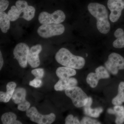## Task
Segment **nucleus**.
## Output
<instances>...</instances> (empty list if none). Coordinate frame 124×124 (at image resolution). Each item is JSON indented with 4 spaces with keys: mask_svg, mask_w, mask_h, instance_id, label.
<instances>
[{
    "mask_svg": "<svg viewBox=\"0 0 124 124\" xmlns=\"http://www.w3.org/2000/svg\"><path fill=\"white\" fill-rule=\"evenodd\" d=\"M88 9L91 15L97 19V26L99 31L102 34L108 33L110 29V24L106 7L99 3L93 2L89 4Z\"/></svg>",
    "mask_w": 124,
    "mask_h": 124,
    "instance_id": "f257e3e1",
    "label": "nucleus"
},
{
    "mask_svg": "<svg viewBox=\"0 0 124 124\" xmlns=\"http://www.w3.org/2000/svg\"><path fill=\"white\" fill-rule=\"evenodd\" d=\"M55 59L59 64L74 69H82L85 64L84 58L73 55L68 50L64 48L60 49L57 52Z\"/></svg>",
    "mask_w": 124,
    "mask_h": 124,
    "instance_id": "f03ea898",
    "label": "nucleus"
},
{
    "mask_svg": "<svg viewBox=\"0 0 124 124\" xmlns=\"http://www.w3.org/2000/svg\"><path fill=\"white\" fill-rule=\"evenodd\" d=\"M65 94L71 99L74 106L77 108L84 107L88 102L89 97L83 90L78 86H74L65 90Z\"/></svg>",
    "mask_w": 124,
    "mask_h": 124,
    "instance_id": "7ed1b4c3",
    "label": "nucleus"
},
{
    "mask_svg": "<svg viewBox=\"0 0 124 124\" xmlns=\"http://www.w3.org/2000/svg\"><path fill=\"white\" fill-rule=\"evenodd\" d=\"M64 31V26L60 23L43 24L38 28L37 33L42 38H47L62 35Z\"/></svg>",
    "mask_w": 124,
    "mask_h": 124,
    "instance_id": "20e7f679",
    "label": "nucleus"
},
{
    "mask_svg": "<svg viewBox=\"0 0 124 124\" xmlns=\"http://www.w3.org/2000/svg\"><path fill=\"white\" fill-rule=\"evenodd\" d=\"M104 64L107 70L115 75L119 70L124 69V58L119 54L112 53L109 55Z\"/></svg>",
    "mask_w": 124,
    "mask_h": 124,
    "instance_id": "39448f33",
    "label": "nucleus"
},
{
    "mask_svg": "<svg viewBox=\"0 0 124 124\" xmlns=\"http://www.w3.org/2000/svg\"><path fill=\"white\" fill-rule=\"evenodd\" d=\"M66 19V15L64 12L58 10L53 13L49 14L43 11L40 14L38 20L41 24H59L64 22Z\"/></svg>",
    "mask_w": 124,
    "mask_h": 124,
    "instance_id": "423d86ee",
    "label": "nucleus"
},
{
    "mask_svg": "<svg viewBox=\"0 0 124 124\" xmlns=\"http://www.w3.org/2000/svg\"><path fill=\"white\" fill-rule=\"evenodd\" d=\"M27 116L33 122L39 124H50L55 120V116L54 113L47 115L39 113L35 107H32L26 111Z\"/></svg>",
    "mask_w": 124,
    "mask_h": 124,
    "instance_id": "0eeeda50",
    "label": "nucleus"
},
{
    "mask_svg": "<svg viewBox=\"0 0 124 124\" xmlns=\"http://www.w3.org/2000/svg\"><path fill=\"white\" fill-rule=\"evenodd\" d=\"M29 50V46L25 43H19L14 49L13 54L19 65L23 68L27 67Z\"/></svg>",
    "mask_w": 124,
    "mask_h": 124,
    "instance_id": "6e6552de",
    "label": "nucleus"
},
{
    "mask_svg": "<svg viewBox=\"0 0 124 124\" xmlns=\"http://www.w3.org/2000/svg\"><path fill=\"white\" fill-rule=\"evenodd\" d=\"M110 76L106 68L100 66L96 68L95 72L89 73L86 78V81L90 87L94 88L97 85L99 80L108 79Z\"/></svg>",
    "mask_w": 124,
    "mask_h": 124,
    "instance_id": "1a4fd4ad",
    "label": "nucleus"
},
{
    "mask_svg": "<svg viewBox=\"0 0 124 124\" xmlns=\"http://www.w3.org/2000/svg\"><path fill=\"white\" fill-rule=\"evenodd\" d=\"M107 5L111 11L110 20L115 23L119 20L124 9V0H108Z\"/></svg>",
    "mask_w": 124,
    "mask_h": 124,
    "instance_id": "9d476101",
    "label": "nucleus"
},
{
    "mask_svg": "<svg viewBox=\"0 0 124 124\" xmlns=\"http://www.w3.org/2000/svg\"><path fill=\"white\" fill-rule=\"evenodd\" d=\"M15 4L17 8L21 13V18L27 21H30L34 17L35 9L33 6L28 5L26 1L18 0Z\"/></svg>",
    "mask_w": 124,
    "mask_h": 124,
    "instance_id": "9b49d317",
    "label": "nucleus"
},
{
    "mask_svg": "<svg viewBox=\"0 0 124 124\" xmlns=\"http://www.w3.org/2000/svg\"><path fill=\"white\" fill-rule=\"evenodd\" d=\"M42 47L38 44L32 46L29 50L28 62L32 68L39 66L40 64L39 54L41 52Z\"/></svg>",
    "mask_w": 124,
    "mask_h": 124,
    "instance_id": "f8f14e48",
    "label": "nucleus"
},
{
    "mask_svg": "<svg viewBox=\"0 0 124 124\" xmlns=\"http://www.w3.org/2000/svg\"><path fill=\"white\" fill-rule=\"evenodd\" d=\"M78 84L77 80L73 78L59 79L54 86L56 91H62L73 86H76Z\"/></svg>",
    "mask_w": 124,
    "mask_h": 124,
    "instance_id": "ddd939ff",
    "label": "nucleus"
},
{
    "mask_svg": "<svg viewBox=\"0 0 124 124\" xmlns=\"http://www.w3.org/2000/svg\"><path fill=\"white\" fill-rule=\"evenodd\" d=\"M26 91L25 89L18 88L15 89L11 99L15 104L20 106L29 102L26 100Z\"/></svg>",
    "mask_w": 124,
    "mask_h": 124,
    "instance_id": "4468645a",
    "label": "nucleus"
},
{
    "mask_svg": "<svg viewBox=\"0 0 124 124\" xmlns=\"http://www.w3.org/2000/svg\"><path fill=\"white\" fill-rule=\"evenodd\" d=\"M16 86L15 82L13 81L8 82L6 85V92H0V101L5 103L8 102L12 98Z\"/></svg>",
    "mask_w": 124,
    "mask_h": 124,
    "instance_id": "2eb2a0df",
    "label": "nucleus"
},
{
    "mask_svg": "<svg viewBox=\"0 0 124 124\" xmlns=\"http://www.w3.org/2000/svg\"><path fill=\"white\" fill-rule=\"evenodd\" d=\"M93 103L92 98L89 97L88 102L84 106V112L86 115L93 117H98L102 112L103 109L101 107L91 108V106Z\"/></svg>",
    "mask_w": 124,
    "mask_h": 124,
    "instance_id": "dca6fc26",
    "label": "nucleus"
},
{
    "mask_svg": "<svg viewBox=\"0 0 124 124\" xmlns=\"http://www.w3.org/2000/svg\"><path fill=\"white\" fill-rule=\"evenodd\" d=\"M56 74L59 79L69 78L75 75L76 71L75 69L68 67H60L57 68Z\"/></svg>",
    "mask_w": 124,
    "mask_h": 124,
    "instance_id": "f3484780",
    "label": "nucleus"
},
{
    "mask_svg": "<svg viewBox=\"0 0 124 124\" xmlns=\"http://www.w3.org/2000/svg\"><path fill=\"white\" fill-rule=\"evenodd\" d=\"M116 39L114 41L113 46L116 48H124V31L121 28H118L114 33Z\"/></svg>",
    "mask_w": 124,
    "mask_h": 124,
    "instance_id": "a211bd4d",
    "label": "nucleus"
},
{
    "mask_svg": "<svg viewBox=\"0 0 124 124\" xmlns=\"http://www.w3.org/2000/svg\"><path fill=\"white\" fill-rule=\"evenodd\" d=\"M17 116L13 112H6L2 115L1 120L3 124H22L17 120Z\"/></svg>",
    "mask_w": 124,
    "mask_h": 124,
    "instance_id": "6ab92c4d",
    "label": "nucleus"
},
{
    "mask_svg": "<svg viewBox=\"0 0 124 124\" xmlns=\"http://www.w3.org/2000/svg\"><path fill=\"white\" fill-rule=\"evenodd\" d=\"M10 27V20L8 15L4 12H0V27L2 32L7 33Z\"/></svg>",
    "mask_w": 124,
    "mask_h": 124,
    "instance_id": "aec40b11",
    "label": "nucleus"
},
{
    "mask_svg": "<svg viewBox=\"0 0 124 124\" xmlns=\"http://www.w3.org/2000/svg\"><path fill=\"white\" fill-rule=\"evenodd\" d=\"M124 102V82H121L118 86V94L112 99V103L115 106L121 105Z\"/></svg>",
    "mask_w": 124,
    "mask_h": 124,
    "instance_id": "412c9836",
    "label": "nucleus"
},
{
    "mask_svg": "<svg viewBox=\"0 0 124 124\" xmlns=\"http://www.w3.org/2000/svg\"><path fill=\"white\" fill-rule=\"evenodd\" d=\"M115 115L116 118L115 123L117 124H123L124 122V107L121 105L115 106L113 108Z\"/></svg>",
    "mask_w": 124,
    "mask_h": 124,
    "instance_id": "4be33fe9",
    "label": "nucleus"
},
{
    "mask_svg": "<svg viewBox=\"0 0 124 124\" xmlns=\"http://www.w3.org/2000/svg\"><path fill=\"white\" fill-rule=\"evenodd\" d=\"M7 15L11 22L15 21L19 18H21V13L15 6H11V9L8 11Z\"/></svg>",
    "mask_w": 124,
    "mask_h": 124,
    "instance_id": "5701e85b",
    "label": "nucleus"
},
{
    "mask_svg": "<svg viewBox=\"0 0 124 124\" xmlns=\"http://www.w3.org/2000/svg\"><path fill=\"white\" fill-rule=\"evenodd\" d=\"M65 124H79L81 123L77 117H74L72 115H70L68 116L65 119Z\"/></svg>",
    "mask_w": 124,
    "mask_h": 124,
    "instance_id": "b1692460",
    "label": "nucleus"
},
{
    "mask_svg": "<svg viewBox=\"0 0 124 124\" xmlns=\"http://www.w3.org/2000/svg\"><path fill=\"white\" fill-rule=\"evenodd\" d=\"M31 73L36 78L41 79L44 76V71L42 68H38L32 70Z\"/></svg>",
    "mask_w": 124,
    "mask_h": 124,
    "instance_id": "393cba45",
    "label": "nucleus"
},
{
    "mask_svg": "<svg viewBox=\"0 0 124 124\" xmlns=\"http://www.w3.org/2000/svg\"><path fill=\"white\" fill-rule=\"evenodd\" d=\"M82 124H100V122L96 120L93 119L90 117H85L82 118L80 122Z\"/></svg>",
    "mask_w": 124,
    "mask_h": 124,
    "instance_id": "a878e982",
    "label": "nucleus"
},
{
    "mask_svg": "<svg viewBox=\"0 0 124 124\" xmlns=\"http://www.w3.org/2000/svg\"><path fill=\"white\" fill-rule=\"evenodd\" d=\"M42 82L40 79L36 78L29 82V85L35 88H39L42 85Z\"/></svg>",
    "mask_w": 124,
    "mask_h": 124,
    "instance_id": "bb28decb",
    "label": "nucleus"
},
{
    "mask_svg": "<svg viewBox=\"0 0 124 124\" xmlns=\"http://www.w3.org/2000/svg\"><path fill=\"white\" fill-rule=\"evenodd\" d=\"M9 5V1L7 0H0V11L4 12L7 8Z\"/></svg>",
    "mask_w": 124,
    "mask_h": 124,
    "instance_id": "cd10ccee",
    "label": "nucleus"
},
{
    "mask_svg": "<svg viewBox=\"0 0 124 124\" xmlns=\"http://www.w3.org/2000/svg\"><path fill=\"white\" fill-rule=\"evenodd\" d=\"M3 64H4V60H3L1 51H0V70H1L2 69Z\"/></svg>",
    "mask_w": 124,
    "mask_h": 124,
    "instance_id": "c85d7f7f",
    "label": "nucleus"
},
{
    "mask_svg": "<svg viewBox=\"0 0 124 124\" xmlns=\"http://www.w3.org/2000/svg\"><path fill=\"white\" fill-rule=\"evenodd\" d=\"M107 112L109 114L111 115H115V111L113 109L111 108H108L107 110Z\"/></svg>",
    "mask_w": 124,
    "mask_h": 124,
    "instance_id": "c756f323",
    "label": "nucleus"
}]
</instances>
